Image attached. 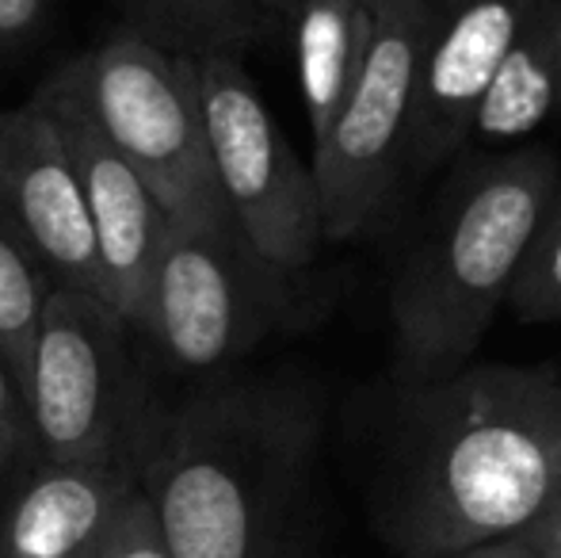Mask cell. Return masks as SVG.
<instances>
[{"label":"cell","mask_w":561,"mask_h":558,"mask_svg":"<svg viewBox=\"0 0 561 558\" xmlns=\"http://www.w3.org/2000/svg\"><path fill=\"white\" fill-rule=\"evenodd\" d=\"M558 493V367L466 364L436 383H386L363 501L398 558L531 532Z\"/></svg>","instance_id":"cell-1"},{"label":"cell","mask_w":561,"mask_h":558,"mask_svg":"<svg viewBox=\"0 0 561 558\" xmlns=\"http://www.w3.org/2000/svg\"><path fill=\"white\" fill-rule=\"evenodd\" d=\"M321 402L295 379H207L141 418L134 475L172 558H321Z\"/></svg>","instance_id":"cell-2"},{"label":"cell","mask_w":561,"mask_h":558,"mask_svg":"<svg viewBox=\"0 0 561 558\" xmlns=\"http://www.w3.org/2000/svg\"><path fill=\"white\" fill-rule=\"evenodd\" d=\"M561 176L547 146L470 161L390 283V379L436 383L473 364Z\"/></svg>","instance_id":"cell-3"},{"label":"cell","mask_w":561,"mask_h":558,"mask_svg":"<svg viewBox=\"0 0 561 558\" xmlns=\"http://www.w3.org/2000/svg\"><path fill=\"white\" fill-rule=\"evenodd\" d=\"M43 96L77 112L176 223H229L218 203L192 61L123 35L66 61Z\"/></svg>","instance_id":"cell-4"},{"label":"cell","mask_w":561,"mask_h":558,"mask_svg":"<svg viewBox=\"0 0 561 558\" xmlns=\"http://www.w3.org/2000/svg\"><path fill=\"white\" fill-rule=\"evenodd\" d=\"M295 310V276L260 261L229 223L169 218L130 329L176 375L222 379Z\"/></svg>","instance_id":"cell-5"},{"label":"cell","mask_w":561,"mask_h":558,"mask_svg":"<svg viewBox=\"0 0 561 558\" xmlns=\"http://www.w3.org/2000/svg\"><path fill=\"white\" fill-rule=\"evenodd\" d=\"M123 318L92 291L54 283L31 341L23 398L46 463L134 459L146 398Z\"/></svg>","instance_id":"cell-6"},{"label":"cell","mask_w":561,"mask_h":558,"mask_svg":"<svg viewBox=\"0 0 561 558\" xmlns=\"http://www.w3.org/2000/svg\"><path fill=\"white\" fill-rule=\"evenodd\" d=\"M192 81L229 226L260 261L298 276L325 246L313 169L267 112L244 61L199 58L192 61Z\"/></svg>","instance_id":"cell-7"},{"label":"cell","mask_w":561,"mask_h":558,"mask_svg":"<svg viewBox=\"0 0 561 558\" xmlns=\"http://www.w3.org/2000/svg\"><path fill=\"white\" fill-rule=\"evenodd\" d=\"M424 0H375V27L333 127L313 146L325 241H355L393 210L398 164L416 112Z\"/></svg>","instance_id":"cell-8"},{"label":"cell","mask_w":561,"mask_h":558,"mask_svg":"<svg viewBox=\"0 0 561 558\" xmlns=\"http://www.w3.org/2000/svg\"><path fill=\"white\" fill-rule=\"evenodd\" d=\"M0 207L50 283L100 295L81 176L58 115L38 92L0 112Z\"/></svg>","instance_id":"cell-9"},{"label":"cell","mask_w":561,"mask_h":558,"mask_svg":"<svg viewBox=\"0 0 561 558\" xmlns=\"http://www.w3.org/2000/svg\"><path fill=\"white\" fill-rule=\"evenodd\" d=\"M527 8L531 0H424L428 35L393 203L462 149L473 104L508 54Z\"/></svg>","instance_id":"cell-10"},{"label":"cell","mask_w":561,"mask_h":558,"mask_svg":"<svg viewBox=\"0 0 561 558\" xmlns=\"http://www.w3.org/2000/svg\"><path fill=\"white\" fill-rule=\"evenodd\" d=\"M43 96V92H38ZM50 112L58 115V127L66 135L69 157L77 164L84 192V210H89L92 241H96L100 264V298L134 326L146 298V283L153 272V261L161 253L169 215L149 192V184L107 146L89 123L66 104L43 96Z\"/></svg>","instance_id":"cell-11"},{"label":"cell","mask_w":561,"mask_h":558,"mask_svg":"<svg viewBox=\"0 0 561 558\" xmlns=\"http://www.w3.org/2000/svg\"><path fill=\"white\" fill-rule=\"evenodd\" d=\"M134 486V459H38L0 493V558H89Z\"/></svg>","instance_id":"cell-12"},{"label":"cell","mask_w":561,"mask_h":558,"mask_svg":"<svg viewBox=\"0 0 561 558\" xmlns=\"http://www.w3.org/2000/svg\"><path fill=\"white\" fill-rule=\"evenodd\" d=\"M550 15H554V8L531 0L508 54L496 61L478 104H473L462 149H485V153L516 149L550 115L561 112L554 23H550Z\"/></svg>","instance_id":"cell-13"},{"label":"cell","mask_w":561,"mask_h":558,"mask_svg":"<svg viewBox=\"0 0 561 558\" xmlns=\"http://www.w3.org/2000/svg\"><path fill=\"white\" fill-rule=\"evenodd\" d=\"M298 0H123L126 31L176 58H237L290 31Z\"/></svg>","instance_id":"cell-14"},{"label":"cell","mask_w":561,"mask_h":558,"mask_svg":"<svg viewBox=\"0 0 561 558\" xmlns=\"http://www.w3.org/2000/svg\"><path fill=\"white\" fill-rule=\"evenodd\" d=\"M375 0H298L290 15L298 89H302L310 138L318 146L333 127L355 69L370 43Z\"/></svg>","instance_id":"cell-15"},{"label":"cell","mask_w":561,"mask_h":558,"mask_svg":"<svg viewBox=\"0 0 561 558\" xmlns=\"http://www.w3.org/2000/svg\"><path fill=\"white\" fill-rule=\"evenodd\" d=\"M50 276L38 269L31 249L8 223L4 207H0V352L12 364L15 379L23 387V372H27L31 341H35L38 314L50 295Z\"/></svg>","instance_id":"cell-16"},{"label":"cell","mask_w":561,"mask_h":558,"mask_svg":"<svg viewBox=\"0 0 561 558\" xmlns=\"http://www.w3.org/2000/svg\"><path fill=\"white\" fill-rule=\"evenodd\" d=\"M508 306L519 321H558L561 326V176L527 241V253L512 280Z\"/></svg>","instance_id":"cell-17"},{"label":"cell","mask_w":561,"mask_h":558,"mask_svg":"<svg viewBox=\"0 0 561 558\" xmlns=\"http://www.w3.org/2000/svg\"><path fill=\"white\" fill-rule=\"evenodd\" d=\"M35 463L38 444L35 429H31L27 398H23V387L8 356L0 352V493L12 490Z\"/></svg>","instance_id":"cell-18"},{"label":"cell","mask_w":561,"mask_h":558,"mask_svg":"<svg viewBox=\"0 0 561 558\" xmlns=\"http://www.w3.org/2000/svg\"><path fill=\"white\" fill-rule=\"evenodd\" d=\"M89 558H172L161 528H157L153 509H149L146 493L138 486L118 505V513L112 516V524H107V532L100 536L96 551Z\"/></svg>","instance_id":"cell-19"},{"label":"cell","mask_w":561,"mask_h":558,"mask_svg":"<svg viewBox=\"0 0 561 558\" xmlns=\"http://www.w3.org/2000/svg\"><path fill=\"white\" fill-rule=\"evenodd\" d=\"M46 0H0V54L27 46L43 31Z\"/></svg>","instance_id":"cell-20"},{"label":"cell","mask_w":561,"mask_h":558,"mask_svg":"<svg viewBox=\"0 0 561 558\" xmlns=\"http://www.w3.org/2000/svg\"><path fill=\"white\" fill-rule=\"evenodd\" d=\"M413 558H547L542 547L535 544L531 532H519V536L489 539L478 547H462V551H444V555H413Z\"/></svg>","instance_id":"cell-21"},{"label":"cell","mask_w":561,"mask_h":558,"mask_svg":"<svg viewBox=\"0 0 561 558\" xmlns=\"http://www.w3.org/2000/svg\"><path fill=\"white\" fill-rule=\"evenodd\" d=\"M531 536H535V544L542 547V555H547V558H561V493H558L554 505H550V513L531 528Z\"/></svg>","instance_id":"cell-22"},{"label":"cell","mask_w":561,"mask_h":558,"mask_svg":"<svg viewBox=\"0 0 561 558\" xmlns=\"http://www.w3.org/2000/svg\"><path fill=\"white\" fill-rule=\"evenodd\" d=\"M550 23H554V58H558V81H561V4L554 8Z\"/></svg>","instance_id":"cell-23"},{"label":"cell","mask_w":561,"mask_h":558,"mask_svg":"<svg viewBox=\"0 0 561 558\" xmlns=\"http://www.w3.org/2000/svg\"><path fill=\"white\" fill-rule=\"evenodd\" d=\"M535 4H547V8H558L561 0H535Z\"/></svg>","instance_id":"cell-24"}]
</instances>
